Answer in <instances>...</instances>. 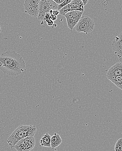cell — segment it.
Returning <instances> with one entry per match:
<instances>
[{"label": "cell", "mask_w": 122, "mask_h": 151, "mask_svg": "<svg viewBox=\"0 0 122 151\" xmlns=\"http://www.w3.org/2000/svg\"><path fill=\"white\" fill-rule=\"evenodd\" d=\"M83 13L80 11H71L67 13L64 17L66 18L67 26L71 32L79 22Z\"/></svg>", "instance_id": "obj_8"}, {"label": "cell", "mask_w": 122, "mask_h": 151, "mask_svg": "<svg viewBox=\"0 0 122 151\" xmlns=\"http://www.w3.org/2000/svg\"><path fill=\"white\" fill-rule=\"evenodd\" d=\"M82 1L83 3V5H84V6L88 2V0H83V1Z\"/></svg>", "instance_id": "obj_20"}, {"label": "cell", "mask_w": 122, "mask_h": 151, "mask_svg": "<svg viewBox=\"0 0 122 151\" xmlns=\"http://www.w3.org/2000/svg\"><path fill=\"white\" fill-rule=\"evenodd\" d=\"M108 79L114 84L117 87L122 90V76L111 78Z\"/></svg>", "instance_id": "obj_13"}, {"label": "cell", "mask_w": 122, "mask_h": 151, "mask_svg": "<svg viewBox=\"0 0 122 151\" xmlns=\"http://www.w3.org/2000/svg\"><path fill=\"white\" fill-rule=\"evenodd\" d=\"M59 14H60V12H59V11H58V10H53L52 14H53V15L57 16V15H59Z\"/></svg>", "instance_id": "obj_18"}, {"label": "cell", "mask_w": 122, "mask_h": 151, "mask_svg": "<svg viewBox=\"0 0 122 151\" xmlns=\"http://www.w3.org/2000/svg\"><path fill=\"white\" fill-rule=\"evenodd\" d=\"M58 5L52 0H41L39 12L37 18L38 20L44 21L46 13L51 10H57Z\"/></svg>", "instance_id": "obj_4"}, {"label": "cell", "mask_w": 122, "mask_h": 151, "mask_svg": "<svg viewBox=\"0 0 122 151\" xmlns=\"http://www.w3.org/2000/svg\"><path fill=\"white\" fill-rule=\"evenodd\" d=\"M61 138L58 134L54 133V134L51 136V147L52 149H54L59 146L62 143Z\"/></svg>", "instance_id": "obj_11"}, {"label": "cell", "mask_w": 122, "mask_h": 151, "mask_svg": "<svg viewBox=\"0 0 122 151\" xmlns=\"http://www.w3.org/2000/svg\"><path fill=\"white\" fill-rule=\"evenodd\" d=\"M54 1L57 5H58L62 3L64 1V0H54Z\"/></svg>", "instance_id": "obj_17"}, {"label": "cell", "mask_w": 122, "mask_h": 151, "mask_svg": "<svg viewBox=\"0 0 122 151\" xmlns=\"http://www.w3.org/2000/svg\"><path fill=\"white\" fill-rule=\"evenodd\" d=\"M51 136L48 133H46L42 136L40 139V146L45 147H51Z\"/></svg>", "instance_id": "obj_12"}, {"label": "cell", "mask_w": 122, "mask_h": 151, "mask_svg": "<svg viewBox=\"0 0 122 151\" xmlns=\"http://www.w3.org/2000/svg\"><path fill=\"white\" fill-rule=\"evenodd\" d=\"M57 19V16L55 15H53V14H51V19L52 21H56Z\"/></svg>", "instance_id": "obj_19"}, {"label": "cell", "mask_w": 122, "mask_h": 151, "mask_svg": "<svg viewBox=\"0 0 122 151\" xmlns=\"http://www.w3.org/2000/svg\"><path fill=\"white\" fill-rule=\"evenodd\" d=\"M35 145V139L34 136L26 137L19 141L14 146L17 151H31Z\"/></svg>", "instance_id": "obj_5"}, {"label": "cell", "mask_w": 122, "mask_h": 151, "mask_svg": "<svg viewBox=\"0 0 122 151\" xmlns=\"http://www.w3.org/2000/svg\"><path fill=\"white\" fill-rule=\"evenodd\" d=\"M78 11L83 13L84 12V5L81 0H73L68 4L65 7L59 11L60 15L64 16L67 13L71 11Z\"/></svg>", "instance_id": "obj_7"}, {"label": "cell", "mask_w": 122, "mask_h": 151, "mask_svg": "<svg viewBox=\"0 0 122 151\" xmlns=\"http://www.w3.org/2000/svg\"><path fill=\"white\" fill-rule=\"evenodd\" d=\"M46 21L47 22V24L48 26H52L53 25L54 22L53 21H52L51 19H48Z\"/></svg>", "instance_id": "obj_16"}, {"label": "cell", "mask_w": 122, "mask_h": 151, "mask_svg": "<svg viewBox=\"0 0 122 151\" xmlns=\"http://www.w3.org/2000/svg\"><path fill=\"white\" fill-rule=\"evenodd\" d=\"M95 24L93 20L87 16H82L75 27L77 32H83L86 34L94 30Z\"/></svg>", "instance_id": "obj_3"}, {"label": "cell", "mask_w": 122, "mask_h": 151, "mask_svg": "<svg viewBox=\"0 0 122 151\" xmlns=\"http://www.w3.org/2000/svg\"><path fill=\"white\" fill-rule=\"evenodd\" d=\"M115 151H122V138L118 139L116 143Z\"/></svg>", "instance_id": "obj_14"}, {"label": "cell", "mask_w": 122, "mask_h": 151, "mask_svg": "<svg viewBox=\"0 0 122 151\" xmlns=\"http://www.w3.org/2000/svg\"><path fill=\"white\" fill-rule=\"evenodd\" d=\"M0 69L8 76H19L25 70V62L15 51H6L0 55Z\"/></svg>", "instance_id": "obj_1"}, {"label": "cell", "mask_w": 122, "mask_h": 151, "mask_svg": "<svg viewBox=\"0 0 122 151\" xmlns=\"http://www.w3.org/2000/svg\"><path fill=\"white\" fill-rule=\"evenodd\" d=\"M121 76H122V63H117L109 69L106 76L109 78Z\"/></svg>", "instance_id": "obj_10"}, {"label": "cell", "mask_w": 122, "mask_h": 151, "mask_svg": "<svg viewBox=\"0 0 122 151\" xmlns=\"http://www.w3.org/2000/svg\"><path fill=\"white\" fill-rule=\"evenodd\" d=\"M40 3L41 0H26L24 4L25 13L31 17H38Z\"/></svg>", "instance_id": "obj_6"}, {"label": "cell", "mask_w": 122, "mask_h": 151, "mask_svg": "<svg viewBox=\"0 0 122 151\" xmlns=\"http://www.w3.org/2000/svg\"><path fill=\"white\" fill-rule=\"evenodd\" d=\"M71 0H65L60 5H58V6H57V10L60 11L61 9H62L63 8L65 7V6L67 5V4H68L71 3Z\"/></svg>", "instance_id": "obj_15"}, {"label": "cell", "mask_w": 122, "mask_h": 151, "mask_svg": "<svg viewBox=\"0 0 122 151\" xmlns=\"http://www.w3.org/2000/svg\"><path fill=\"white\" fill-rule=\"evenodd\" d=\"M36 130V126L34 125H19L8 138L7 142L10 148L13 149L16 144L22 139L34 136Z\"/></svg>", "instance_id": "obj_2"}, {"label": "cell", "mask_w": 122, "mask_h": 151, "mask_svg": "<svg viewBox=\"0 0 122 151\" xmlns=\"http://www.w3.org/2000/svg\"><path fill=\"white\" fill-rule=\"evenodd\" d=\"M1 25H0V34H1Z\"/></svg>", "instance_id": "obj_21"}, {"label": "cell", "mask_w": 122, "mask_h": 151, "mask_svg": "<svg viewBox=\"0 0 122 151\" xmlns=\"http://www.w3.org/2000/svg\"></svg>", "instance_id": "obj_22"}, {"label": "cell", "mask_w": 122, "mask_h": 151, "mask_svg": "<svg viewBox=\"0 0 122 151\" xmlns=\"http://www.w3.org/2000/svg\"><path fill=\"white\" fill-rule=\"evenodd\" d=\"M112 47L120 62H122V33L116 37L112 42Z\"/></svg>", "instance_id": "obj_9"}]
</instances>
